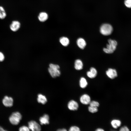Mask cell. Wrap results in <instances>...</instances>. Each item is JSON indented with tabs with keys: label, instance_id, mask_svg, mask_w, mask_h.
I'll use <instances>...</instances> for the list:
<instances>
[{
	"label": "cell",
	"instance_id": "1",
	"mask_svg": "<svg viewBox=\"0 0 131 131\" xmlns=\"http://www.w3.org/2000/svg\"><path fill=\"white\" fill-rule=\"evenodd\" d=\"M59 69L60 66L58 65L51 63L49 65L48 71L51 77L55 78L59 76L60 75Z\"/></svg>",
	"mask_w": 131,
	"mask_h": 131
},
{
	"label": "cell",
	"instance_id": "2",
	"mask_svg": "<svg viewBox=\"0 0 131 131\" xmlns=\"http://www.w3.org/2000/svg\"><path fill=\"white\" fill-rule=\"evenodd\" d=\"M108 44L106 45V48L103 49L104 51L108 54L113 53L116 49L117 45V42L115 40L109 39L108 40Z\"/></svg>",
	"mask_w": 131,
	"mask_h": 131
},
{
	"label": "cell",
	"instance_id": "3",
	"mask_svg": "<svg viewBox=\"0 0 131 131\" xmlns=\"http://www.w3.org/2000/svg\"><path fill=\"white\" fill-rule=\"evenodd\" d=\"M22 116L18 112L12 113L9 117V120L10 123L14 125H18L21 120Z\"/></svg>",
	"mask_w": 131,
	"mask_h": 131
},
{
	"label": "cell",
	"instance_id": "4",
	"mask_svg": "<svg viewBox=\"0 0 131 131\" xmlns=\"http://www.w3.org/2000/svg\"><path fill=\"white\" fill-rule=\"evenodd\" d=\"M113 30V28L111 25L105 24L101 25L100 31V33L103 35L107 36L111 34Z\"/></svg>",
	"mask_w": 131,
	"mask_h": 131
},
{
	"label": "cell",
	"instance_id": "5",
	"mask_svg": "<svg viewBox=\"0 0 131 131\" xmlns=\"http://www.w3.org/2000/svg\"><path fill=\"white\" fill-rule=\"evenodd\" d=\"M28 127L29 129L33 131H39L41 128L39 124L35 121L32 120L28 122Z\"/></svg>",
	"mask_w": 131,
	"mask_h": 131
},
{
	"label": "cell",
	"instance_id": "6",
	"mask_svg": "<svg viewBox=\"0 0 131 131\" xmlns=\"http://www.w3.org/2000/svg\"><path fill=\"white\" fill-rule=\"evenodd\" d=\"M13 99L12 97L7 96H4L2 100L3 104L6 107L12 106L13 105Z\"/></svg>",
	"mask_w": 131,
	"mask_h": 131
},
{
	"label": "cell",
	"instance_id": "7",
	"mask_svg": "<svg viewBox=\"0 0 131 131\" xmlns=\"http://www.w3.org/2000/svg\"><path fill=\"white\" fill-rule=\"evenodd\" d=\"M67 106L70 110L75 111L78 109L79 107V105L76 101L74 100H71L68 102Z\"/></svg>",
	"mask_w": 131,
	"mask_h": 131
},
{
	"label": "cell",
	"instance_id": "8",
	"mask_svg": "<svg viewBox=\"0 0 131 131\" xmlns=\"http://www.w3.org/2000/svg\"><path fill=\"white\" fill-rule=\"evenodd\" d=\"M21 24L20 22L17 20L13 21L10 25L11 30L14 32L18 30L20 27Z\"/></svg>",
	"mask_w": 131,
	"mask_h": 131
},
{
	"label": "cell",
	"instance_id": "9",
	"mask_svg": "<svg viewBox=\"0 0 131 131\" xmlns=\"http://www.w3.org/2000/svg\"><path fill=\"white\" fill-rule=\"evenodd\" d=\"M80 101L82 104L87 105L89 104L91 101L90 98L88 95L84 94L82 95L80 97Z\"/></svg>",
	"mask_w": 131,
	"mask_h": 131
},
{
	"label": "cell",
	"instance_id": "10",
	"mask_svg": "<svg viewBox=\"0 0 131 131\" xmlns=\"http://www.w3.org/2000/svg\"><path fill=\"white\" fill-rule=\"evenodd\" d=\"M106 74L107 76L111 79H114L117 76L116 70L114 69L109 68L106 71Z\"/></svg>",
	"mask_w": 131,
	"mask_h": 131
},
{
	"label": "cell",
	"instance_id": "11",
	"mask_svg": "<svg viewBox=\"0 0 131 131\" xmlns=\"http://www.w3.org/2000/svg\"><path fill=\"white\" fill-rule=\"evenodd\" d=\"M49 117L47 114H44L39 118V120L41 125L48 124L49 123Z\"/></svg>",
	"mask_w": 131,
	"mask_h": 131
},
{
	"label": "cell",
	"instance_id": "12",
	"mask_svg": "<svg viewBox=\"0 0 131 131\" xmlns=\"http://www.w3.org/2000/svg\"><path fill=\"white\" fill-rule=\"evenodd\" d=\"M97 74V71L95 68L94 67H91L90 71L87 72V75L90 78H93L95 77Z\"/></svg>",
	"mask_w": 131,
	"mask_h": 131
},
{
	"label": "cell",
	"instance_id": "13",
	"mask_svg": "<svg viewBox=\"0 0 131 131\" xmlns=\"http://www.w3.org/2000/svg\"><path fill=\"white\" fill-rule=\"evenodd\" d=\"M76 42L78 47L81 49H83L86 44L85 41L82 38H78Z\"/></svg>",
	"mask_w": 131,
	"mask_h": 131
},
{
	"label": "cell",
	"instance_id": "14",
	"mask_svg": "<svg viewBox=\"0 0 131 131\" xmlns=\"http://www.w3.org/2000/svg\"><path fill=\"white\" fill-rule=\"evenodd\" d=\"M37 101L38 103L44 104L47 102V99L45 96L39 94L38 95Z\"/></svg>",
	"mask_w": 131,
	"mask_h": 131
},
{
	"label": "cell",
	"instance_id": "15",
	"mask_svg": "<svg viewBox=\"0 0 131 131\" xmlns=\"http://www.w3.org/2000/svg\"><path fill=\"white\" fill-rule=\"evenodd\" d=\"M48 16L47 13L44 12H41L38 16L39 20L41 22H44L48 19Z\"/></svg>",
	"mask_w": 131,
	"mask_h": 131
},
{
	"label": "cell",
	"instance_id": "16",
	"mask_svg": "<svg viewBox=\"0 0 131 131\" xmlns=\"http://www.w3.org/2000/svg\"><path fill=\"white\" fill-rule=\"evenodd\" d=\"M83 64L82 61L80 59L76 60L74 62V68L77 70H80L82 69Z\"/></svg>",
	"mask_w": 131,
	"mask_h": 131
},
{
	"label": "cell",
	"instance_id": "17",
	"mask_svg": "<svg viewBox=\"0 0 131 131\" xmlns=\"http://www.w3.org/2000/svg\"><path fill=\"white\" fill-rule=\"evenodd\" d=\"M59 41L62 45L65 46H68L69 43V39L65 37H61L59 39Z\"/></svg>",
	"mask_w": 131,
	"mask_h": 131
},
{
	"label": "cell",
	"instance_id": "18",
	"mask_svg": "<svg viewBox=\"0 0 131 131\" xmlns=\"http://www.w3.org/2000/svg\"><path fill=\"white\" fill-rule=\"evenodd\" d=\"M111 124L113 128L117 129L120 126L121 122L118 120L114 119L111 121Z\"/></svg>",
	"mask_w": 131,
	"mask_h": 131
},
{
	"label": "cell",
	"instance_id": "19",
	"mask_svg": "<svg viewBox=\"0 0 131 131\" xmlns=\"http://www.w3.org/2000/svg\"><path fill=\"white\" fill-rule=\"evenodd\" d=\"M79 84L81 88H85L88 85V83L86 79L84 77H81L80 80Z\"/></svg>",
	"mask_w": 131,
	"mask_h": 131
},
{
	"label": "cell",
	"instance_id": "20",
	"mask_svg": "<svg viewBox=\"0 0 131 131\" xmlns=\"http://www.w3.org/2000/svg\"><path fill=\"white\" fill-rule=\"evenodd\" d=\"M6 13L4 8L0 6V19H4L6 17Z\"/></svg>",
	"mask_w": 131,
	"mask_h": 131
},
{
	"label": "cell",
	"instance_id": "21",
	"mask_svg": "<svg viewBox=\"0 0 131 131\" xmlns=\"http://www.w3.org/2000/svg\"><path fill=\"white\" fill-rule=\"evenodd\" d=\"M89 111L92 113H94L97 112L98 111L97 107H94L89 106L88 107Z\"/></svg>",
	"mask_w": 131,
	"mask_h": 131
},
{
	"label": "cell",
	"instance_id": "22",
	"mask_svg": "<svg viewBox=\"0 0 131 131\" xmlns=\"http://www.w3.org/2000/svg\"><path fill=\"white\" fill-rule=\"evenodd\" d=\"M89 104L90 106L97 107L99 106V103L98 102L95 101H91Z\"/></svg>",
	"mask_w": 131,
	"mask_h": 131
},
{
	"label": "cell",
	"instance_id": "23",
	"mask_svg": "<svg viewBox=\"0 0 131 131\" xmlns=\"http://www.w3.org/2000/svg\"><path fill=\"white\" fill-rule=\"evenodd\" d=\"M19 130L20 131H30V129L28 127L23 126L19 128Z\"/></svg>",
	"mask_w": 131,
	"mask_h": 131
},
{
	"label": "cell",
	"instance_id": "24",
	"mask_svg": "<svg viewBox=\"0 0 131 131\" xmlns=\"http://www.w3.org/2000/svg\"><path fill=\"white\" fill-rule=\"evenodd\" d=\"M70 131H80V129L79 127L76 126H73L69 129Z\"/></svg>",
	"mask_w": 131,
	"mask_h": 131
},
{
	"label": "cell",
	"instance_id": "25",
	"mask_svg": "<svg viewBox=\"0 0 131 131\" xmlns=\"http://www.w3.org/2000/svg\"><path fill=\"white\" fill-rule=\"evenodd\" d=\"M124 4L127 7L129 8H131V0H125Z\"/></svg>",
	"mask_w": 131,
	"mask_h": 131
},
{
	"label": "cell",
	"instance_id": "26",
	"mask_svg": "<svg viewBox=\"0 0 131 131\" xmlns=\"http://www.w3.org/2000/svg\"><path fill=\"white\" fill-rule=\"evenodd\" d=\"M119 131H129V130L126 126H124L121 128L120 129Z\"/></svg>",
	"mask_w": 131,
	"mask_h": 131
},
{
	"label": "cell",
	"instance_id": "27",
	"mask_svg": "<svg viewBox=\"0 0 131 131\" xmlns=\"http://www.w3.org/2000/svg\"><path fill=\"white\" fill-rule=\"evenodd\" d=\"M5 57L3 54L0 52V62L3 61Z\"/></svg>",
	"mask_w": 131,
	"mask_h": 131
},
{
	"label": "cell",
	"instance_id": "28",
	"mask_svg": "<svg viewBox=\"0 0 131 131\" xmlns=\"http://www.w3.org/2000/svg\"><path fill=\"white\" fill-rule=\"evenodd\" d=\"M57 131H66L67 130L65 128H62L59 129L57 130Z\"/></svg>",
	"mask_w": 131,
	"mask_h": 131
},
{
	"label": "cell",
	"instance_id": "29",
	"mask_svg": "<svg viewBox=\"0 0 131 131\" xmlns=\"http://www.w3.org/2000/svg\"><path fill=\"white\" fill-rule=\"evenodd\" d=\"M96 131H104V130L102 129L101 128H98L96 130Z\"/></svg>",
	"mask_w": 131,
	"mask_h": 131
},
{
	"label": "cell",
	"instance_id": "30",
	"mask_svg": "<svg viewBox=\"0 0 131 131\" xmlns=\"http://www.w3.org/2000/svg\"><path fill=\"white\" fill-rule=\"evenodd\" d=\"M6 130H5L2 127L0 126V131H5Z\"/></svg>",
	"mask_w": 131,
	"mask_h": 131
}]
</instances>
